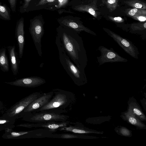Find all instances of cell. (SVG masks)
I'll return each mask as SVG.
<instances>
[{
    "mask_svg": "<svg viewBox=\"0 0 146 146\" xmlns=\"http://www.w3.org/2000/svg\"><path fill=\"white\" fill-rule=\"evenodd\" d=\"M55 43L62 48L74 64L84 70L87 58L81 37L78 33L68 27L61 26L57 29Z\"/></svg>",
    "mask_w": 146,
    "mask_h": 146,
    "instance_id": "cell-1",
    "label": "cell"
},
{
    "mask_svg": "<svg viewBox=\"0 0 146 146\" xmlns=\"http://www.w3.org/2000/svg\"><path fill=\"white\" fill-rule=\"evenodd\" d=\"M52 90L53 95L49 102L35 112L46 111L59 114L70 112L76 103L75 94L58 88Z\"/></svg>",
    "mask_w": 146,
    "mask_h": 146,
    "instance_id": "cell-2",
    "label": "cell"
},
{
    "mask_svg": "<svg viewBox=\"0 0 146 146\" xmlns=\"http://www.w3.org/2000/svg\"><path fill=\"white\" fill-rule=\"evenodd\" d=\"M57 47L60 63L74 83L78 86L86 84L87 80L84 71L76 66L62 48Z\"/></svg>",
    "mask_w": 146,
    "mask_h": 146,
    "instance_id": "cell-3",
    "label": "cell"
},
{
    "mask_svg": "<svg viewBox=\"0 0 146 146\" xmlns=\"http://www.w3.org/2000/svg\"><path fill=\"white\" fill-rule=\"evenodd\" d=\"M69 117L63 114L40 111L27 113L22 118L23 120L31 123H43L66 121Z\"/></svg>",
    "mask_w": 146,
    "mask_h": 146,
    "instance_id": "cell-4",
    "label": "cell"
},
{
    "mask_svg": "<svg viewBox=\"0 0 146 146\" xmlns=\"http://www.w3.org/2000/svg\"><path fill=\"white\" fill-rule=\"evenodd\" d=\"M41 92L33 93L22 99L7 110L2 116L15 119L19 118V115L25 109L36 99L41 96Z\"/></svg>",
    "mask_w": 146,
    "mask_h": 146,
    "instance_id": "cell-5",
    "label": "cell"
},
{
    "mask_svg": "<svg viewBox=\"0 0 146 146\" xmlns=\"http://www.w3.org/2000/svg\"><path fill=\"white\" fill-rule=\"evenodd\" d=\"M29 31L38 54L41 57V39L44 33L43 23L38 19H34L31 22Z\"/></svg>",
    "mask_w": 146,
    "mask_h": 146,
    "instance_id": "cell-6",
    "label": "cell"
},
{
    "mask_svg": "<svg viewBox=\"0 0 146 146\" xmlns=\"http://www.w3.org/2000/svg\"><path fill=\"white\" fill-rule=\"evenodd\" d=\"M105 31L125 52L132 57L138 58L137 49L131 42L111 31L107 29Z\"/></svg>",
    "mask_w": 146,
    "mask_h": 146,
    "instance_id": "cell-7",
    "label": "cell"
},
{
    "mask_svg": "<svg viewBox=\"0 0 146 146\" xmlns=\"http://www.w3.org/2000/svg\"><path fill=\"white\" fill-rule=\"evenodd\" d=\"M98 50L101 52V55L97 57L100 65L106 63L114 62H126L127 60L119 55L117 53L111 49L100 46Z\"/></svg>",
    "mask_w": 146,
    "mask_h": 146,
    "instance_id": "cell-8",
    "label": "cell"
},
{
    "mask_svg": "<svg viewBox=\"0 0 146 146\" xmlns=\"http://www.w3.org/2000/svg\"><path fill=\"white\" fill-rule=\"evenodd\" d=\"M53 95V91L44 93L30 104L19 115V118H22L25 114L35 112L49 102Z\"/></svg>",
    "mask_w": 146,
    "mask_h": 146,
    "instance_id": "cell-9",
    "label": "cell"
},
{
    "mask_svg": "<svg viewBox=\"0 0 146 146\" xmlns=\"http://www.w3.org/2000/svg\"><path fill=\"white\" fill-rule=\"evenodd\" d=\"M45 79L40 77L32 76L5 83L12 86L25 88H35L45 84Z\"/></svg>",
    "mask_w": 146,
    "mask_h": 146,
    "instance_id": "cell-10",
    "label": "cell"
},
{
    "mask_svg": "<svg viewBox=\"0 0 146 146\" xmlns=\"http://www.w3.org/2000/svg\"><path fill=\"white\" fill-rule=\"evenodd\" d=\"M75 122H72L68 120L60 122H50L43 123H21L22 127L32 128H44L49 129L53 133L58 130L60 128L73 125Z\"/></svg>",
    "mask_w": 146,
    "mask_h": 146,
    "instance_id": "cell-11",
    "label": "cell"
},
{
    "mask_svg": "<svg viewBox=\"0 0 146 146\" xmlns=\"http://www.w3.org/2000/svg\"><path fill=\"white\" fill-rule=\"evenodd\" d=\"M58 130L64 131L80 134L95 133L102 134L103 131H98L85 127L81 123L76 122L74 124L60 128Z\"/></svg>",
    "mask_w": 146,
    "mask_h": 146,
    "instance_id": "cell-12",
    "label": "cell"
},
{
    "mask_svg": "<svg viewBox=\"0 0 146 146\" xmlns=\"http://www.w3.org/2000/svg\"><path fill=\"white\" fill-rule=\"evenodd\" d=\"M15 34L18 46L19 57L21 58L23 56L25 44L24 24L23 18L20 19L17 23Z\"/></svg>",
    "mask_w": 146,
    "mask_h": 146,
    "instance_id": "cell-13",
    "label": "cell"
},
{
    "mask_svg": "<svg viewBox=\"0 0 146 146\" xmlns=\"http://www.w3.org/2000/svg\"><path fill=\"white\" fill-rule=\"evenodd\" d=\"M127 104V112L137 117L142 121H146L145 115L134 98L133 97L130 98L128 101Z\"/></svg>",
    "mask_w": 146,
    "mask_h": 146,
    "instance_id": "cell-14",
    "label": "cell"
},
{
    "mask_svg": "<svg viewBox=\"0 0 146 146\" xmlns=\"http://www.w3.org/2000/svg\"><path fill=\"white\" fill-rule=\"evenodd\" d=\"M61 26L70 28L77 32L78 33L84 31L90 34L96 35V34L87 27H85L78 21L69 19H63L60 21Z\"/></svg>",
    "mask_w": 146,
    "mask_h": 146,
    "instance_id": "cell-15",
    "label": "cell"
},
{
    "mask_svg": "<svg viewBox=\"0 0 146 146\" xmlns=\"http://www.w3.org/2000/svg\"><path fill=\"white\" fill-rule=\"evenodd\" d=\"M120 116L121 118L129 124L139 129H146V125L142 121L127 111L122 112Z\"/></svg>",
    "mask_w": 146,
    "mask_h": 146,
    "instance_id": "cell-16",
    "label": "cell"
},
{
    "mask_svg": "<svg viewBox=\"0 0 146 146\" xmlns=\"http://www.w3.org/2000/svg\"><path fill=\"white\" fill-rule=\"evenodd\" d=\"M10 60L12 71L14 75H17L19 70V66L17 60L15 47V46H9L7 47Z\"/></svg>",
    "mask_w": 146,
    "mask_h": 146,
    "instance_id": "cell-17",
    "label": "cell"
},
{
    "mask_svg": "<svg viewBox=\"0 0 146 146\" xmlns=\"http://www.w3.org/2000/svg\"><path fill=\"white\" fill-rule=\"evenodd\" d=\"M53 133L49 129L44 128L30 130L29 138L52 137Z\"/></svg>",
    "mask_w": 146,
    "mask_h": 146,
    "instance_id": "cell-18",
    "label": "cell"
},
{
    "mask_svg": "<svg viewBox=\"0 0 146 146\" xmlns=\"http://www.w3.org/2000/svg\"><path fill=\"white\" fill-rule=\"evenodd\" d=\"M0 67L1 70L4 72L9 71V63L5 48L0 49Z\"/></svg>",
    "mask_w": 146,
    "mask_h": 146,
    "instance_id": "cell-19",
    "label": "cell"
},
{
    "mask_svg": "<svg viewBox=\"0 0 146 146\" xmlns=\"http://www.w3.org/2000/svg\"><path fill=\"white\" fill-rule=\"evenodd\" d=\"M15 120V119L3 116L0 117V131L8 128L12 129L14 127Z\"/></svg>",
    "mask_w": 146,
    "mask_h": 146,
    "instance_id": "cell-20",
    "label": "cell"
},
{
    "mask_svg": "<svg viewBox=\"0 0 146 146\" xmlns=\"http://www.w3.org/2000/svg\"><path fill=\"white\" fill-rule=\"evenodd\" d=\"M52 137L64 139L81 138L86 139H93L98 138V137H96L84 135H78L76 134L70 133H63L60 134L55 135L53 134Z\"/></svg>",
    "mask_w": 146,
    "mask_h": 146,
    "instance_id": "cell-21",
    "label": "cell"
},
{
    "mask_svg": "<svg viewBox=\"0 0 146 146\" xmlns=\"http://www.w3.org/2000/svg\"><path fill=\"white\" fill-rule=\"evenodd\" d=\"M115 131L119 135L127 137H131L132 136V131L126 127L118 126L114 129Z\"/></svg>",
    "mask_w": 146,
    "mask_h": 146,
    "instance_id": "cell-22",
    "label": "cell"
},
{
    "mask_svg": "<svg viewBox=\"0 0 146 146\" xmlns=\"http://www.w3.org/2000/svg\"><path fill=\"white\" fill-rule=\"evenodd\" d=\"M110 116H101L89 118L86 120V122L92 124H99L106 121L110 120Z\"/></svg>",
    "mask_w": 146,
    "mask_h": 146,
    "instance_id": "cell-23",
    "label": "cell"
},
{
    "mask_svg": "<svg viewBox=\"0 0 146 146\" xmlns=\"http://www.w3.org/2000/svg\"><path fill=\"white\" fill-rule=\"evenodd\" d=\"M74 9L80 11H86L95 17L97 15L94 9L90 6L86 5H80L75 6Z\"/></svg>",
    "mask_w": 146,
    "mask_h": 146,
    "instance_id": "cell-24",
    "label": "cell"
},
{
    "mask_svg": "<svg viewBox=\"0 0 146 146\" xmlns=\"http://www.w3.org/2000/svg\"><path fill=\"white\" fill-rule=\"evenodd\" d=\"M128 5L134 8L145 9L146 4L145 3L138 0H131L125 2Z\"/></svg>",
    "mask_w": 146,
    "mask_h": 146,
    "instance_id": "cell-25",
    "label": "cell"
},
{
    "mask_svg": "<svg viewBox=\"0 0 146 146\" xmlns=\"http://www.w3.org/2000/svg\"><path fill=\"white\" fill-rule=\"evenodd\" d=\"M130 9L127 11V14L129 16L132 17L140 15H146L145 9L136 8Z\"/></svg>",
    "mask_w": 146,
    "mask_h": 146,
    "instance_id": "cell-26",
    "label": "cell"
},
{
    "mask_svg": "<svg viewBox=\"0 0 146 146\" xmlns=\"http://www.w3.org/2000/svg\"><path fill=\"white\" fill-rule=\"evenodd\" d=\"M0 15L6 20H9L10 16L6 7L0 4Z\"/></svg>",
    "mask_w": 146,
    "mask_h": 146,
    "instance_id": "cell-27",
    "label": "cell"
},
{
    "mask_svg": "<svg viewBox=\"0 0 146 146\" xmlns=\"http://www.w3.org/2000/svg\"><path fill=\"white\" fill-rule=\"evenodd\" d=\"M131 28L133 31L143 30L146 29V23H135L131 25Z\"/></svg>",
    "mask_w": 146,
    "mask_h": 146,
    "instance_id": "cell-28",
    "label": "cell"
},
{
    "mask_svg": "<svg viewBox=\"0 0 146 146\" xmlns=\"http://www.w3.org/2000/svg\"><path fill=\"white\" fill-rule=\"evenodd\" d=\"M132 17L134 19L141 22L145 21L146 20V16L143 15H136L132 16Z\"/></svg>",
    "mask_w": 146,
    "mask_h": 146,
    "instance_id": "cell-29",
    "label": "cell"
},
{
    "mask_svg": "<svg viewBox=\"0 0 146 146\" xmlns=\"http://www.w3.org/2000/svg\"><path fill=\"white\" fill-rule=\"evenodd\" d=\"M117 3V0H108L107 2L108 6H112L114 8L116 7Z\"/></svg>",
    "mask_w": 146,
    "mask_h": 146,
    "instance_id": "cell-30",
    "label": "cell"
},
{
    "mask_svg": "<svg viewBox=\"0 0 146 146\" xmlns=\"http://www.w3.org/2000/svg\"><path fill=\"white\" fill-rule=\"evenodd\" d=\"M9 1L12 11L13 12L15 11L17 0H9Z\"/></svg>",
    "mask_w": 146,
    "mask_h": 146,
    "instance_id": "cell-31",
    "label": "cell"
},
{
    "mask_svg": "<svg viewBox=\"0 0 146 146\" xmlns=\"http://www.w3.org/2000/svg\"><path fill=\"white\" fill-rule=\"evenodd\" d=\"M55 0H41L36 5V6L43 5L48 3L53 2Z\"/></svg>",
    "mask_w": 146,
    "mask_h": 146,
    "instance_id": "cell-32",
    "label": "cell"
},
{
    "mask_svg": "<svg viewBox=\"0 0 146 146\" xmlns=\"http://www.w3.org/2000/svg\"><path fill=\"white\" fill-rule=\"evenodd\" d=\"M68 0H58V7H61L64 5L68 1Z\"/></svg>",
    "mask_w": 146,
    "mask_h": 146,
    "instance_id": "cell-33",
    "label": "cell"
},
{
    "mask_svg": "<svg viewBox=\"0 0 146 146\" xmlns=\"http://www.w3.org/2000/svg\"><path fill=\"white\" fill-rule=\"evenodd\" d=\"M113 20H114L117 22H121L123 21L122 18L120 17H115L112 18Z\"/></svg>",
    "mask_w": 146,
    "mask_h": 146,
    "instance_id": "cell-34",
    "label": "cell"
},
{
    "mask_svg": "<svg viewBox=\"0 0 146 146\" xmlns=\"http://www.w3.org/2000/svg\"><path fill=\"white\" fill-rule=\"evenodd\" d=\"M24 3L23 5L24 8H26L29 6L30 1L32 0H24Z\"/></svg>",
    "mask_w": 146,
    "mask_h": 146,
    "instance_id": "cell-35",
    "label": "cell"
},
{
    "mask_svg": "<svg viewBox=\"0 0 146 146\" xmlns=\"http://www.w3.org/2000/svg\"><path fill=\"white\" fill-rule=\"evenodd\" d=\"M141 103L143 107L144 103L146 102V100L145 98H143L142 100H141ZM144 106V109L146 111V107Z\"/></svg>",
    "mask_w": 146,
    "mask_h": 146,
    "instance_id": "cell-36",
    "label": "cell"
},
{
    "mask_svg": "<svg viewBox=\"0 0 146 146\" xmlns=\"http://www.w3.org/2000/svg\"><path fill=\"white\" fill-rule=\"evenodd\" d=\"M3 103L1 101H0V110L2 108Z\"/></svg>",
    "mask_w": 146,
    "mask_h": 146,
    "instance_id": "cell-37",
    "label": "cell"
}]
</instances>
